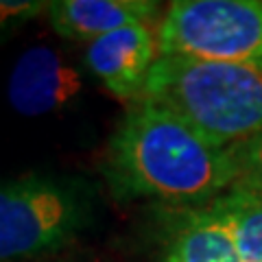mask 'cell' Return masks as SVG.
<instances>
[{
	"label": "cell",
	"mask_w": 262,
	"mask_h": 262,
	"mask_svg": "<svg viewBox=\"0 0 262 262\" xmlns=\"http://www.w3.org/2000/svg\"><path fill=\"white\" fill-rule=\"evenodd\" d=\"M101 173L118 199H149L162 208L208 206L236 184L227 146L142 98L129 103L114 127Z\"/></svg>",
	"instance_id": "6da1fadb"
},
{
	"label": "cell",
	"mask_w": 262,
	"mask_h": 262,
	"mask_svg": "<svg viewBox=\"0 0 262 262\" xmlns=\"http://www.w3.org/2000/svg\"><path fill=\"white\" fill-rule=\"evenodd\" d=\"M158 57V33L149 24L118 29L85 48V66L92 75L101 79L114 96L129 103L140 98Z\"/></svg>",
	"instance_id": "8992f818"
},
{
	"label": "cell",
	"mask_w": 262,
	"mask_h": 262,
	"mask_svg": "<svg viewBox=\"0 0 262 262\" xmlns=\"http://www.w3.org/2000/svg\"><path fill=\"white\" fill-rule=\"evenodd\" d=\"M88 216V196L77 182L29 175L0 184V262L63 247Z\"/></svg>",
	"instance_id": "3957f363"
},
{
	"label": "cell",
	"mask_w": 262,
	"mask_h": 262,
	"mask_svg": "<svg viewBox=\"0 0 262 262\" xmlns=\"http://www.w3.org/2000/svg\"><path fill=\"white\" fill-rule=\"evenodd\" d=\"M155 33L160 55L262 68V0H175Z\"/></svg>",
	"instance_id": "277c9868"
},
{
	"label": "cell",
	"mask_w": 262,
	"mask_h": 262,
	"mask_svg": "<svg viewBox=\"0 0 262 262\" xmlns=\"http://www.w3.org/2000/svg\"><path fill=\"white\" fill-rule=\"evenodd\" d=\"M83 92V75L75 63L48 46L27 48L13 63L7 98L22 116L35 118L61 112Z\"/></svg>",
	"instance_id": "5b68a950"
},
{
	"label": "cell",
	"mask_w": 262,
	"mask_h": 262,
	"mask_svg": "<svg viewBox=\"0 0 262 262\" xmlns=\"http://www.w3.org/2000/svg\"><path fill=\"white\" fill-rule=\"evenodd\" d=\"M140 98L221 146L262 134V68L256 66L160 55Z\"/></svg>",
	"instance_id": "7a4b0ae2"
},
{
	"label": "cell",
	"mask_w": 262,
	"mask_h": 262,
	"mask_svg": "<svg viewBox=\"0 0 262 262\" xmlns=\"http://www.w3.org/2000/svg\"><path fill=\"white\" fill-rule=\"evenodd\" d=\"M223 219L245 262H262V196L232 186L210 201Z\"/></svg>",
	"instance_id": "9c48e42d"
},
{
	"label": "cell",
	"mask_w": 262,
	"mask_h": 262,
	"mask_svg": "<svg viewBox=\"0 0 262 262\" xmlns=\"http://www.w3.org/2000/svg\"><path fill=\"white\" fill-rule=\"evenodd\" d=\"M48 5L51 3L42 0H0V29L35 18L37 13L48 11Z\"/></svg>",
	"instance_id": "8fae6325"
},
{
	"label": "cell",
	"mask_w": 262,
	"mask_h": 262,
	"mask_svg": "<svg viewBox=\"0 0 262 262\" xmlns=\"http://www.w3.org/2000/svg\"><path fill=\"white\" fill-rule=\"evenodd\" d=\"M160 262H245L210 206L160 208Z\"/></svg>",
	"instance_id": "52a82bcc"
},
{
	"label": "cell",
	"mask_w": 262,
	"mask_h": 262,
	"mask_svg": "<svg viewBox=\"0 0 262 262\" xmlns=\"http://www.w3.org/2000/svg\"><path fill=\"white\" fill-rule=\"evenodd\" d=\"M160 3L149 0H55L48 20L57 35L75 42L94 39L134 24H151Z\"/></svg>",
	"instance_id": "ba28073f"
},
{
	"label": "cell",
	"mask_w": 262,
	"mask_h": 262,
	"mask_svg": "<svg viewBox=\"0 0 262 262\" xmlns=\"http://www.w3.org/2000/svg\"><path fill=\"white\" fill-rule=\"evenodd\" d=\"M236 168V188L262 196V134L227 146Z\"/></svg>",
	"instance_id": "30bf717a"
}]
</instances>
